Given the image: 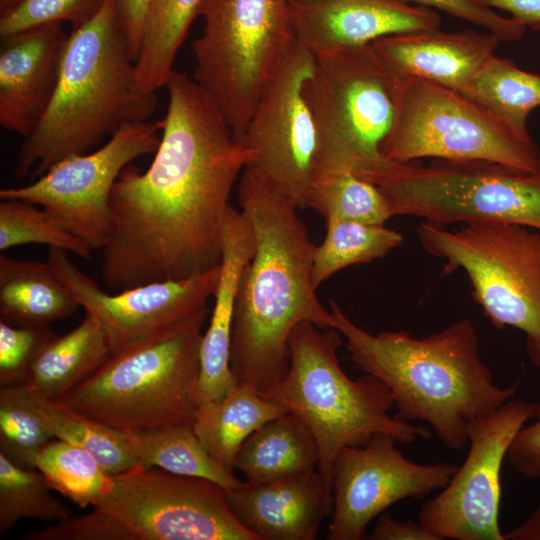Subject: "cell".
Returning a JSON list of instances; mask_svg holds the SVG:
<instances>
[{
    "instance_id": "cell-9",
    "label": "cell",
    "mask_w": 540,
    "mask_h": 540,
    "mask_svg": "<svg viewBox=\"0 0 540 540\" xmlns=\"http://www.w3.org/2000/svg\"><path fill=\"white\" fill-rule=\"evenodd\" d=\"M416 234L425 251L445 261V273L465 272L495 328L524 334L527 355L540 368V230L504 222L448 230L423 221Z\"/></svg>"
},
{
    "instance_id": "cell-43",
    "label": "cell",
    "mask_w": 540,
    "mask_h": 540,
    "mask_svg": "<svg viewBox=\"0 0 540 540\" xmlns=\"http://www.w3.org/2000/svg\"><path fill=\"white\" fill-rule=\"evenodd\" d=\"M484 5L505 11L527 28L540 30V0H480Z\"/></svg>"
},
{
    "instance_id": "cell-8",
    "label": "cell",
    "mask_w": 540,
    "mask_h": 540,
    "mask_svg": "<svg viewBox=\"0 0 540 540\" xmlns=\"http://www.w3.org/2000/svg\"><path fill=\"white\" fill-rule=\"evenodd\" d=\"M303 86L317 136V174L348 171L376 185L404 163L382 144L394 119L393 78L372 44L314 57Z\"/></svg>"
},
{
    "instance_id": "cell-26",
    "label": "cell",
    "mask_w": 540,
    "mask_h": 540,
    "mask_svg": "<svg viewBox=\"0 0 540 540\" xmlns=\"http://www.w3.org/2000/svg\"><path fill=\"white\" fill-rule=\"evenodd\" d=\"M110 352L102 327L85 312L76 328L55 336L40 349L24 384L46 398L59 400L89 377Z\"/></svg>"
},
{
    "instance_id": "cell-28",
    "label": "cell",
    "mask_w": 540,
    "mask_h": 540,
    "mask_svg": "<svg viewBox=\"0 0 540 540\" xmlns=\"http://www.w3.org/2000/svg\"><path fill=\"white\" fill-rule=\"evenodd\" d=\"M126 432L132 453L144 467L201 477L229 490L239 486L234 473L219 465L196 435L193 424H179L158 430Z\"/></svg>"
},
{
    "instance_id": "cell-24",
    "label": "cell",
    "mask_w": 540,
    "mask_h": 540,
    "mask_svg": "<svg viewBox=\"0 0 540 540\" xmlns=\"http://www.w3.org/2000/svg\"><path fill=\"white\" fill-rule=\"evenodd\" d=\"M288 412L253 386L237 383L223 398L198 405L193 429L211 457L234 473L243 442L263 424Z\"/></svg>"
},
{
    "instance_id": "cell-19",
    "label": "cell",
    "mask_w": 540,
    "mask_h": 540,
    "mask_svg": "<svg viewBox=\"0 0 540 540\" xmlns=\"http://www.w3.org/2000/svg\"><path fill=\"white\" fill-rule=\"evenodd\" d=\"M68 37L60 23L1 37L2 128L25 138L37 126L54 95Z\"/></svg>"
},
{
    "instance_id": "cell-10",
    "label": "cell",
    "mask_w": 540,
    "mask_h": 540,
    "mask_svg": "<svg viewBox=\"0 0 540 540\" xmlns=\"http://www.w3.org/2000/svg\"><path fill=\"white\" fill-rule=\"evenodd\" d=\"M193 79L240 141L265 82L295 42L289 0H204Z\"/></svg>"
},
{
    "instance_id": "cell-4",
    "label": "cell",
    "mask_w": 540,
    "mask_h": 540,
    "mask_svg": "<svg viewBox=\"0 0 540 540\" xmlns=\"http://www.w3.org/2000/svg\"><path fill=\"white\" fill-rule=\"evenodd\" d=\"M156 110V94L137 82L118 0H107L92 19L72 28L54 95L23 138L14 177L38 178L60 161L95 149L123 126L148 121Z\"/></svg>"
},
{
    "instance_id": "cell-29",
    "label": "cell",
    "mask_w": 540,
    "mask_h": 540,
    "mask_svg": "<svg viewBox=\"0 0 540 540\" xmlns=\"http://www.w3.org/2000/svg\"><path fill=\"white\" fill-rule=\"evenodd\" d=\"M463 95L485 107L518 136L532 139L527 120L531 111L540 106V75L493 54Z\"/></svg>"
},
{
    "instance_id": "cell-16",
    "label": "cell",
    "mask_w": 540,
    "mask_h": 540,
    "mask_svg": "<svg viewBox=\"0 0 540 540\" xmlns=\"http://www.w3.org/2000/svg\"><path fill=\"white\" fill-rule=\"evenodd\" d=\"M397 440L376 433L359 446L342 448L332 469V511L328 540L366 539L369 523L396 502L422 499L441 490L458 465L409 460Z\"/></svg>"
},
{
    "instance_id": "cell-32",
    "label": "cell",
    "mask_w": 540,
    "mask_h": 540,
    "mask_svg": "<svg viewBox=\"0 0 540 540\" xmlns=\"http://www.w3.org/2000/svg\"><path fill=\"white\" fill-rule=\"evenodd\" d=\"M35 468L51 490L80 508L97 505L108 492L112 477L88 450L59 440L48 442L39 452Z\"/></svg>"
},
{
    "instance_id": "cell-25",
    "label": "cell",
    "mask_w": 540,
    "mask_h": 540,
    "mask_svg": "<svg viewBox=\"0 0 540 540\" xmlns=\"http://www.w3.org/2000/svg\"><path fill=\"white\" fill-rule=\"evenodd\" d=\"M317 443L304 422L288 412L269 420L241 445L236 459L248 482H263L316 471Z\"/></svg>"
},
{
    "instance_id": "cell-23",
    "label": "cell",
    "mask_w": 540,
    "mask_h": 540,
    "mask_svg": "<svg viewBox=\"0 0 540 540\" xmlns=\"http://www.w3.org/2000/svg\"><path fill=\"white\" fill-rule=\"evenodd\" d=\"M79 307L48 261L0 256V320L14 326H49Z\"/></svg>"
},
{
    "instance_id": "cell-1",
    "label": "cell",
    "mask_w": 540,
    "mask_h": 540,
    "mask_svg": "<svg viewBox=\"0 0 540 540\" xmlns=\"http://www.w3.org/2000/svg\"><path fill=\"white\" fill-rule=\"evenodd\" d=\"M165 87L168 107L152 163L144 172L128 164L112 188L101 275L113 290L219 265L229 198L251 160L193 78L174 70Z\"/></svg>"
},
{
    "instance_id": "cell-39",
    "label": "cell",
    "mask_w": 540,
    "mask_h": 540,
    "mask_svg": "<svg viewBox=\"0 0 540 540\" xmlns=\"http://www.w3.org/2000/svg\"><path fill=\"white\" fill-rule=\"evenodd\" d=\"M411 4L444 11L454 17L485 28L501 42L516 41L523 37L527 27L512 17L484 5L480 0H402Z\"/></svg>"
},
{
    "instance_id": "cell-36",
    "label": "cell",
    "mask_w": 540,
    "mask_h": 540,
    "mask_svg": "<svg viewBox=\"0 0 540 540\" xmlns=\"http://www.w3.org/2000/svg\"><path fill=\"white\" fill-rule=\"evenodd\" d=\"M38 205L19 199L0 202V250L40 243L92 258V249L82 240L56 225Z\"/></svg>"
},
{
    "instance_id": "cell-33",
    "label": "cell",
    "mask_w": 540,
    "mask_h": 540,
    "mask_svg": "<svg viewBox=\"0 0 540 540\" xmlns=\"http://www.w3.org/2000/svg\"><path fill=\"white\" fill-rule=\"evenodd\" d=\"M308 208L320 213L326 221L384 225L393 216L378 185L348 171L319 174L310 191Z\"/></svg>"
},
{
    "instance_id": "cell-27",
    "label": "cell",
    "mask_w": 540,
    "mask_h": 540,
    "mask_svg": "<svg viewBox=\"0 0 540 540\" xmlns=\"http://www.w3.org/2000/svg\"><path fill=\"white\" fill-rule=\"evenodd\" d=\"M204 0H150L138 58L139 86L154 92L166 86L174 62Z\"/></svg>"
},
{
    "instance_id": "cell-41",
    "label": "cell",
    "mask_w": 540,
    "mask_h": 540,
    "mask_svg": "<svg viewBox=\"0 0 540 540\" xmlns=\"http://www.w3.org/2000/svg\"><path fill=\"white\" fill-rule=\"evenodd\" d=\"M370 540H438L422 524L412 520H398L391 513L383 512L372 532Z\"/></svg>"
},
{
    "instance_id": "cell-2",
    "label": "cell",
    "mask_w": 540,
    "mask_h": 540,
    "mask_svg": "<svg viewBox=\"0 0 540 540\" xmlns=\"http://www.w3.org/2000/svg\"><path fill=\"white\" fill-rule=\"evenodd\" d=\"M237 190L254 235V251L238 283L230 366L237 383L249 384L262 395L287 374L295 327L310 322L328 329L334 321L317 297L312 280L316 245L298 208L247 168Z\"/></svg>"
},
{
    "instance_id": "cell-37",
    "label": "cell",
    "mask_w": 540,
    "mask_h": 540,
    "mask_svg": "<svg viewBox=\"0 0 540 540\" xmlns=\"http://www.w3.org/2000/svg\"><path fill=\"white\" fill-rule=\"evenodd\" d=\"M107 0H20L0 15V37L27 29L63 22L72 28L92 19Z\"/></svg>"
},
{
    "instance_id": "cell-6",
    "label": "cell",
    "mask_w": 540,
    "mask_h": 540,
    "mask_svg": "<svg viewBox=\"0 0 540 540\" xmlns=\"http://www.w3.org/2000/svg\"><path fill=\"white\" fill-rule=\"evenodd\" d=\"M343 336L336 328L300 323L289 339L286 376L262 396L297 415L311 431L319 450L318 472L332 494V469L346 446L366 444L376 433L399 443L429 439L426 427L389 415L394 405L390 389L365 373L352 380L342 369L338 349Z\"/></svg>"
},
{
    "instance_id": "cell-13",
    "label": "cell",
    "mask_w": 540,
    "mask_h": 540,
    "mask_svg": "<svg viewBox=\"0 0 540 540\" xmlns=\"http://www.w3.org/2000/svg\"><path fill=\"white\" fill-rule=\"evenodd\" d=\"M160 131L159 121L125 125L100 148L60 161L26 186L1 189L0 198L42 206L56 225L101 250L110 232L112 188L133 160L156 153Z\"/></svg>"
},
{
    "instance_id": "cell-11",
    "label": "cell",
    "mask_w": 540,
    "mask_h": 540,
    "mask_svg": "<svg viewBox=\"0 0 540 540\" xmlns=\"http://www.w3.org/2000/svg\"><path fill=\"white\" fill-rule=\"evenodd\" d=\"M391 75L394 119L382 144L387 159L483 160L524 172L540 169L533 139L518 136L479 103L419 77Z\"/></svg>"
},
{
    "instance_id": "cell-38",
    "label": "cell",
    "mask_w": 540,
    "mask_h": 540,
    "mask_svg": "<svg viewBox=\"0 0 540 540\" xmlns=\"http://www.w3.org/2000/svg\"><path fill=\"white\" fill-rule=\"evenodd\" d=\"M55 336L49 326H14L0 320V386L24 384L36 355Z\"/></svg>"
},
{
    "instance_id": "cell-5",
    "label": "cell",
    "mask_w": 540,
    "mask_h": 540,
    "mask_svg": "<svg viewBox=\"0 0 540 540\" xmlns=\"http://www.w3.org/2000/svg\"><path fill=\"white\" fill-rule=\"evenodd\" d=\"M206 308L112 350L61 402L128 431L193 424Z\"/></svg>"
},
{
    "instance_id": "cell-12",
    "label": "cell",
    "mask_w": 540,
    "mask_h": 540,
    "mask_svg": "<svg viewBox=\"0 0 540 540\" xmlns=\"http://www.w3.org/2000/svg\"><path fill=\"white\" fill-rule=\"evenodd\" d=\"M378 187L393 216L438 227L504 222L540 230V169L524 172L483 160L404 163Z\"/></svg>"
},
{
    "instance_id": "cell-34",
    "label": "cell",
    "mask_w": 540,
    "mask_h": 540,
    "mask_svg": "<svg viewBox=\"0 0 540 540\" xmlns=\"http://www.w3.org/2000/svg\"><path fill=\"white\" fill-rule=\"evenodd\" d=\"M50 490L38 469L18 466L0 453V533L24 518L54 523L70 517L69 507Z\"/></svg>"
},
{
    "instance_id": "cell-21",
    "label": "cell",
    "mask_w": 540,
    "mask_h": 540,
    "mask_svg": "<svg viewBox=\"0 0 540 540\" xmlns=\"http://www.w3.org/2000/svg\"><path fill=\"white\" fill-rule=\"evenodd\" d=\"M501 41L493 33L439 28L388 35L371 44L390 73L464 93Z\"/></svg>"
},
{
    "instance_id": "cell-45",
    "label": "cell",
    "mask_w": 540,
    "mask_h": 540,
    "mask_svg": "<svg viewBox=\"0 0 540 540\" xmlns=\"http://www.w3.org/2000/svg\"><path fill=\"white\" fill-rule=\"evenodd\" d=\"M20 0H0V15L13 8Z\"/></svg>"
},
{
    "instance_id": "cell-14",
    "label": "cell",
    "mask_w": 540,
    "mask_h": 540,
    "mask_svg": "<svg viewBox=\"0 0 540 540\" xmlns=\"http://www.w3.org/2000/svg\"><path fill=\"white\" fill-rule=\"evenodd\" d=\"M314 56L294 42L265 82L240 139L251 154L247 169L308 208L317 174V136L303 86Z\"/></svg>"
},
{
    "instance_id": "cell-42",
    "label": "cell",
    "mask_w": 540,
    "mask_h": 540,
    "mask_svg": "<svg viewBox=\"0 0 540 540\" xmlns=\"http://www.w3.org/2000/svg\"><path fill=\"white\" fill-rule=\"evenodd\" d=\"M149 3L150 0H118L120 23L135 62L140 51Z\"/></svg>"
},
{
    "instance_id": "cell-30",
    "label": "cell",
    "mask_w": 540,
    "mask_h": 540,
    "mask_svg": "<svg viewBox=\"0 0 540 540\" xmlns=\"http://www.w3.org/2000/svg\"><path fill=\"white\" fill-rule=\"evenodd\" d=\"M34 392L36 408L54 439L88 450L110 475L139 464L129 447L125 431L105 426L60 400L49 399Z\"/></svg>"
},
{
    "instance_id": "cell-15",
    "label": "cell",
    "mask_w": 540,
    "mask_h": 540,
    "mask_svg": "<svg viewBox=\"0 0 540 540\" xmlns=\"http://www.w3.org/2000/svg\"><path fill=\"white\" fill-rule=\"evenodd\" d=\"M534 412L535 404L511 398L470 422L464 462L419 513L418 521L438 540H504L498 518L501 469L514 437Z\"/></svg>"
},
{
    "instance_id": "cell-20",
    "label": "cell",
    "mask_w": 540,
    "mask_h": 540,
    "mask_svg": "<svg viewBox=\"0 0 540 540\" xmlns=\"http://www.w3.org/2000/svg\"><path fill=\"white\" fill-rule=\"evenodd\" d=\"M234 517L259 540H314L332 511V494L316 471L227 490Z\"/></svg>"
},
{
    "instance_id": "cell-40",
    "label": "cell",
    "mask_w": 540,
    "mask_h": 540,
    "mask_svg": "<svg viewBox=\"0 0 540 540\" xmlns=\"http://www.w3.org/2000/svg\"><path fill=\"white\" fill-rule=\"evenodd\" d=\"M533 419L514 437L506 458L519 474L540 479V403L535 404Z\"/></svg>"
},
{
    "instance_id": "cell-17",
    "label": "cell",
    "mask_w": 540,
    "mask_h": 540,
    "mask_svg": "<svg viewBox=\"0 0 540 540\" xmlns=\"http://www.w3.org/2000/svg\"><path fill=\"white\" fill-rule=\"evenodd\" d=\"M51 269L106 334L111 351L206 308L220 279V265L180 280H166L103 291L70 260L67 251L49 247Z\"/></svg>"
},
{
    "instance_id": "cell-7",
    "label": "cell",
    "mask_w": 540,
    "mask_h": 540,
    "mask_svg": "<svg viewBox=\"0 0 540 540\" xmlns=\"http://www.w3.org/2000/svg\"><path fill=\"white\" fill-rule=\"evenodd\" d=\"M92 512L32 531L23 540H259L232 514L227 489L201 477L140 464L111 475Z\"/></svg>"
},
{
    "instance_id": "cell-31",
    "label": "cell",
    "mask_w": 540,
    "mask_h": 540,
    "mask_svg": "<svg viewBox=\"0 0 540 540\" xmlns=\"http://www.w3.org/2000/svg\"><path fill=\"white\" fill-rule=\"evenodd\" d=\"M323 242L316 246L312 280L316 288L338 271L370 263L399 247L403 235L385 225L344 220L326 221Z\"/></svg>"
},
{
    "instance_id": "cell-3",
    "label": "cell",
    "mask_w": 540,
    "mask_h": 540,
    "mask_svg": "<svg viewBox=\"0 0 540 540\" xmlns=\"http://www.w3.org/2000/svg\"><path fill=\"white\" fill-rule=\"evenodd\" d=\"M329 309L349 360L390 389L395 416L429 424L448 449H463L470 422L510 400L521 384L520 380L507 387L496 384L470 319L461 318L419 338L406 331L370 333L332 299Z\"/></svg>"
},
{
    "instance_id": "cell-22",
    "label": "cell",
    "mask_w": 540,
    "mask_h": 540,
    "mask_svg": "<svg viewBox=\"0 0 540 540\" xmlns=\"http://www.w3.org/2000/svg\"><path fill=\"white\" fill-rule=\"evenodd\" d=\"M253 251L254 235L249 221L230 206L223 228L220 279L200 345L198 405L223 398L237 384L230 366L234 304L241 272Z\"/></svg>"
},
{
    "instance_id": "cell-18",
    "label": "cell",
    "mask_w": 540,
    "mask_h": 540,
    "mask_svg": "<svg viewBox=\"0 0 540 540\" xmlns=\"http://www.w3.org/2000/svg\"><path fill=\"white\" fill-rule=\"evenodd\" d=\"M289 17L295 42L314 57L441 23L434 9L402 0H289Z\"/></svg>"
},
{
    "instance_id": "cell-44",
    "label": "cell",
    "mask_w": 540,
    "mask_h": 540,
    "mask_svg": "<svg viewBox=\"0 0 540 540\" xmlns=\"http://www.w3.org/2000/svg\"><path fill=\"white\" fill-rule=\"evenodd\" d=\"M504 540H540V505L521 524L504 533Z\"/></svg>"
},
{
    "instance_id": "cell-35",
    "label": "cell",
    "mask_w": 540,
    "mask_h": 540,
    "mask_svg": "<svg viewBox=\"0 0 540 540\" xmlns=\"http://www.w3.org/2000/svg\"><path fill=\"white\" fill-rule=\"evenodd\" d=\"M53 436L26 384L0 388V453L18 466L35 468L41 449Z\"/></svg>"
}]
</instances>
